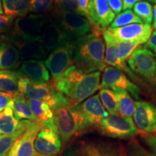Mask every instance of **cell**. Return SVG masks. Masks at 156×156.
Here are the masks:
<instances>
[{"label": "cell", "mask_w": 156, "mask_h": 156, "mask_svg": "<svg viewBox=\"0 0 156 156\" xmlns=\"http://www.w3.org/2000/svg\"><path fill=\"white\" fill-rule=\"evenodd\" d=\"M103 30L95 28L87 36L75 41L74 44V65L84 73L101 72L107 66L105 64L106 44Z\"/></svg>", "instance_id": "cell-1"}, {"label": "cell", "mask_w": 156, "mask_h": 156, "mask_svg": "<svg viewBox=\"0 0 156 156\" xmlns=\"http://www.w3.org/2000/svg\"><path fill=\"white\" fill-rule=\"evenodd\" d=\"M101 72L84 73L75 65L68 68L63 77L52 85L68 98L73 106L80 104L100 89Z\"/></svg>", "instance_id": "cell-2"}, {"label": "cell", "mask_w": 156, "mask_h": 156, "mask_svg": "<svg viewBox=\"0 0 156 156\" xmlns=\"http://www.w3.org/2000/svg\"><path fill=\"white\" fill-rule=\"evenodd\" d=\"M90 124L76 106L53 112V117L44 123V127L57 134L62 145H67L76 136L85 132Z\"/></svg>", "instance_id": "cell-3"}, {"label": "cell", "mask_w": 156, "mask_h": 156, "mask_svg": "<svg viewBox=\"0 0 156 156\" xmlns=\"http://www.w3.org/2000/svg\"><path fill=\"white\" fill-rule=\"evenodd\" d=\"M54 15L56 23L67 34L72 43L92 33L96 28L86 17L72 12L57 9Z\"/></svg>", "instance_id": "cell-4"}, {"label": "cell", "mask_w": 156, "mask_h": 156, "mask_svg": "<svg viewBox=\"0 0 156 156\" xmlns=\"http://www.w3.org/2000/svg\"><path fill=\"white\" fill-rule=\"evenodd\" d=\"M153 34L151 24L134 23L120 28H108L103 31L104 40L117 42L134 43L139 45L148 41Z\"/></svg>", "instance_id": "cell-5"}, {"label": "cell", "mask_w": 156, "mask_h": 156, "mask_svg": "<svg viewBox=\"0 0 156 156\" xmlns=\"http://www.w3.org/2000/svg\"><path fill=\"white\" fill-rule=\"evenodd\" d=\"M127 62L134 74L140 75L156 88V56L146 46L134 51Z\"/></svg>", "instance_id": "cell-6"}, {"label": "cell", "mask_w": 156, "mask_h": 156, "mask_svg": "<svg viewBox=\"0 0 156 156\" xmlns=\"http://www.w3.org/2000/svg\"><path fill=\"white\" fill-rule=\"evenodd\" d=\"M48 20L44 15L38 14L18 17L13 25L14 39L24 41H40L42 31Z\"/></svg>", "instance_id": "cell-7"}, {"label": "cell", "mask_w": 156, "mask_h": 156, "mask_svg": "<svg viewBox=\"0 0 156 156\" xmlns=\"http://www.w3.org/2000/svg\"><path fill=\"white\" fill-rule=\"evenodd\" d=\"M98 127L103 135L119 139L132 137L137 133V129L132 117L124 116L119 113L108 114Z\"/></svg>", "instance_id": "cell-8"}, {"label": "cell", "mask_w": 156, "mask_h": 156, "mask_svg": "<svg viewBox=\"0 0 156 156\" xmlns=\"http://www.w3.org/2000/svg\"><path fill=\"white\" fill-rule=\"evenodd\" d=\"M73 52L74 44L68 43L53 51L46 58L45 64L52 77L51 85H55L61 80L66 70L74 65Z\"/></svg>", "instance_id": "cell-9"}, {"label": "cell", "mask_w": 156, "mask_h": 156, "mask_svg": "<svg viewBox=\"0 0 156 156\" xmlns=\"http://www.w3.org/2000/svg\"><path fill=\"white\" fill-rule=\"evenodd\" d=\"M110 89L114 92L125 90L134 98L140 99V90L128 79L125 74L116 68L108 66L103 70L100 89Z\"/></svg>", "instance_id": "cell-10"}, {"label": "cell", "mask_w": 156, "mask_h": 156, "mask_svg": "<svg viewBox=\"0 0 156 156\" xmlns=\"http://www.w3.org/2000/svg\"><path fill=\"white\" fill-rule=\"evenodd\" d=\"M44 123L29 120L25 132L15 142L8 156H36L34 142L37 134L44 127Z\"/></svg>", "instance_id": "cell-11"}, {"label": "cell", "mask_w": 156, "mask_h": 156, "mask_svg": "<svg viewBox=\"0 0 156 156\" xmlns=\"http://www.w3.org/2000/svg\"><path fill=\"white\" fill-rule=\"evenodd\" d=\"M115 15L110 7L108 0H90L87 19L96 28L104 31L112 24Z\"/></svg>", "instance_id": "cell-12"}, {"label": "cell", "mask_w": 156, "mask_h": 156, "mask_svg": "<svg viewBox=\"0 0 156 156\" xmlns=\"http://www.w3.org/2000/svg\"><path fill=\"white\" fill-rule=\"evenodd\" d=\"M34 147L38 155L56 156L61 151L62 142L55 132L42 128L35 140Z\"/></svg>", "instance_id": "cell-13"}, {"label": "cell", "mask_w": 156, "mask_h": 156, "mask_svg": "<svg viewBox=\"0 0 156 156\" xmlns=\"http://www.w3.org/2000/svg\"><path fill=\"white\" fill-rule=\"evenodd\" d=\"M78 110L83 115L90 126H98L108 113L101 103L99 95L89 98L80 104L76 105Z\"/></svg>", "instance_id": "cell-14"}, {"label": "cell", "mask_w": 156, "mask_h": 156, "mask_svg": "<svg viewBox=\"0 0 156 156\" xmlns=\"http://www.w3.org/2000/svg\"><path fill=\"white\" fill-rule=\"evenodd\" d=\"M40 42L47 52H52L68 43H72L57 23L49 20L46 23L42 31Z\"/></svg>", "instance_id": "cell-15"}, {"label": "cell", "mask_w": 156, "mask_h": 156, "mask_svg": "<svg viewBox=\"0 0 156 156\" xmlns=\"http://www.w3.org/2000/svg\"><path fill=\"white\" fill-rule=\"evenodd\" d=\"M134 122L136 126L144 132H152L156 124V106L147 101H136Z\"/></svg>", "instance_id": "cell-16"}, {"label": "cell", "mask_w": 156, "mask_h": 156, "mask_svg": "<svg viewBox=\"0 0 156 156\" xmlns=\"http://www.w3.org/2000/svg\"><path fill=\"white\" fill-rule=\"evenodd\" d=\"M79 148L83 156H125L122 148L112 142H83Z\"/></svg>", "instance_id": "cell-17"}, {"label": "cell", "mask_w": 156, "mask_h": 156, "mask_svg": "<svg viewBox=\"0 0 156 156\" xmlns=\"http://www.w3.org/2000/svg\"><path fill=\"white\" fill-rule=\"evenodd\" d=\"M23 77L31 80L48 83L50 80L49 72L44 61L30 59L24 61L18 70Z\"/></svg>", "instance_id": "cell-18"}, {"label": "cell", "mask_w": 156, "mask_h": 156, "mask_svg": "<svg viewBox=\"0 0 156 156\" xmlns=\"http://www.w3.org/2000/svg\"><path fill=\"white\" fill-rule=\"evenodd\" d=\"M12 43L18 50L21 61L42 59L47 56L48 52L40 41H24L14 39Z\"/></svg>", "instance_id": "cell-19"}, {"label": "cell", "mask_w": 156, "mask_h": 156, "mask_svg": "<svg viewBox=\"0 0 156 156\" xmlns=\"http://www.w3.org/2000/svg\"><path fill=\"white\" fill-rule=\"evenodd\" d=\"M57 93L58 91L51 85V83L33 80L30 90L25 95V97L28 99L44 101L49 106L54 101Z\"/></svg>", "instance_id": "cell-20"}, {"label": "cell", "mask_w": 156, "mask_h": 156, "mask_svg": "<svg viewBox=\"0 0 156 156\" xmlns=\"http://www.w3.org/2000/svg\"><path fill=\"white\" fill-rule=\"evenodd\" d=\"M18 50L13 44L2 43L0 44V70L17 69L20 65Z\"/></svg>", "instance_id": "cell-21"}, {"label": "cell", "mask_w": 156, "mask_h": 156, "mask_svg": "<svg viewBox=\"0 0 156 156\" xmlns=\"http://www.w3.org/2000/svg\"><path fill=\"white\" fill-rule=\"evenodd\" d=\"M105 44H106V51H105V64L106 65H108L110 67H114L116 69L120 70L122 73H125L129 76L132 80L139 83L140 80L138 77H136L134 72L127 67L126 63H123L117 58L115 52V46L112 42L110 41L104 40Z\"/></svg>", "instance_id": "cell-22"}, {"label": "cell", "mask_w": 156, "mask_h": 156, "mask_svg": "<svg viewBox=\"0 0 156 156\" xmlns=\"http://www.w3.org/2000/svg\"><path fill=\"white\" fill-rule=\"evenodd\" d=\"M13 115L16 119L19 121L30 120L38 121L29 106L28 100L25 95L18 91L13 94Z\"/></svg>", "instance_id": "cell-23"}, {"label": "cell", "mask_w": 156, "mask_h": 156, "mask_svg": "<svg viewBox=\"0 0 156 156\" xmlns=\"http://www.w3.org/2000/svg\"><path fill=\"white\" fill-rule=\"evenodd\" d=\"M22 77L19 71L0 70V92L14 94L18 90V81Z\"/></svg>", "instance_id": "cell-24"}, {"label": "cell", "mask_w": 156, "mask_h": 156, "mask_svg": "<svg viewBox=\"0 0 156 156\" xmlns=\"http://www.w3.org/2000/svg\"><path fill=\"white\" fill-rule=\"evenodd\" d=\"M13 106L14 102L4 111L5 115L0 119V136L14 133L20 125L21 121L16 119L13 115Z\"/></svg>", "instance_id": "cell-25"}, {"label": "cell", "mask_w": 156, "mask_h": 156, "mask_svg": "<svg viewBox=\"0 0 156 156\" xmlns=\"http://www.w3.org/2000/svg\"><path fill=\"white\" fill-rule=\"evenodd\" d=\"M30 0H2L4 12L12 17H23L27 15Z\"/></svg>", "instance_id": "cell-26"}, {"label": "cell", "mask_w": 156, "mask_h": 156, "mask_svg": "<svg viewBox=\"0 0 156 156\" xmlns=\"http://www.w3.org/2000/svg\"><path fill=\"white\" fill-rule=\"evenodd\" d=\"M29 120H22L18 129L14 133L0 136V156H8L12 147L16 140L23 134Z\"/></svg>", "instance_id": "cell-27"}, {"label": "cell", "mask_w": 156, "mask_h": 156, "mask_svg": "<svg viewBox=\"0 0 156 156\" xmlns=\"http://www.w3.org/2000/svg\"><path fill=\"white\" fill-rule=\"evenodd\" d=\"M118 103L119 113L126 117H132L135 111V104L127 91L115 92Z\"/></svg>", "instance_id": "cell-28"}, {"label": "cell", "mask_w": 156, "mask_h": 156, "mask_svg": "<svg viewBox=\"0 0 156 156\" xmlns=\"http://www.w3.org/2000/svg\"><path fill=\"white\" fill-rule=\"evenodd\" d=\"M27 100L33 114L38 121L44 122L53 117V111L46 103L35 99L27 98Z\"/></svg>", "instance_id": "cell-29"}, {"label": "cell", "mask_w": 156, "mask_h": 156, "mask_svg": "<svg viewBox=\"0 0 156 156\" xmlns=\"http://www.w3.org/2000/svg\"><path fill=\"white\" fill-rule=\"evenodd\" d=\"M99 97L103 106L110 114L119 113L118 103L116 93L110 89H101L99 92Z\"/></svg>", "instance_id": "cell-30"}, {"label": "cell", "mask_w": 156, "mask_h": 156, "mask_svg": "<svg viewBox=\"0 0 156 156\" xmlns=\"http://www.w3.org/2000/svg\"><path fill=\"white\" fill-rule=\"evenodd\" d=\"M134 23H144L139 17L131 9H126L117 15L111 24L110 28H120Z\"/></svg>", "instance_id": "cell-31"}, {"label": "cell", "mask_w": 156, "mask_h": 156, "mask_svg": "<svg viewBox=\"0 0 156 156\" xmlns=\"http://www.w3.org/2000/svg\"><path fill=\"white\" fill-rule=\"evenodd\" d=\"M134 12L146 24H151L153 20V7L149 2L141 1L136 2L133 7Z\"/></svg>", "instance_id": "cell-32"}, {"label": "cell", "mask_w": 156, "mask_h": 156, "mask_svg": "<svg viewBox=\"0 0 156 156\" xmlns=\"http://www.w3.org/2000/svg\"><path fill=\"white\" fill-rule=\"evenodd\" d=\"M112 43L115 46V52H116L117 58L123 63H126V61L128 60L134 51L140 46L137 44L129 42Z\"/></svg>", "instance_id": "cell-33"}, {"label": "cell", "mask_w": 156, "mask_h": 156, "mask_svg": "<svg viewBox=\"0 0 156 156\" xmlns=\"http://www.w3.org/2000/svg\"><path fill=\"white\" fill-rule=\"evenodd\" d=\"M54 0H30L28 12L43 13L51 11L54 8Z\"/></svg>", "instance_id": "cell-34"}, {"label": "cell", "mask_w": 156, "mask_h": 156, "mask_svg": "<svg viewBox=\"0 0 156 156\" xmlns=\"http://www.w3.org/2000/svg\"><path fill=\"white\" fill-rule=\"evenodd\" d=\"M55 2L57 5L58 9L72 12L83 16L78 7L77 0H55Z\"/></svg>", "instance_id": "cell-35"}, {"label": "cell", "mask_w": 156, "mask_h": 156, "mask_svg": "<svg viewBox=\"0 0 156 156\" xmlns=\"http://www.w3.org/2000/svg\"><path fill=\"white\" fill-rule=\"evenodd\" d=\"M127 154L128 156H156L135 141H132L129 144Z\"/></svg>", "instance_id": "cell-36"}, {"label": "cell", "mask_w": 156, "mask_h": 156, "mask_svg": "<svg viewBox=\"0 0 156 156\" xmlns=\"http://www.w3.org/2000/svg\"><path fill=\"white\" fill-rule=\"evenodd\" d=\"M32 84L33 80L28 77H22L18 81V90H17V91L23 95H25L30 90Z\"/></svg>", "instance_id": "cell-37"}, {"label": "cell", "mask_w": 156, "mask_h": 156, "mask_svg": "<svg viewBox=\"0 0 156 156\" xmlns=\"http://www.w3.org/2000/svg\"><path fill=\"white\" fill-rule=\"evenodd\" d=\"M12 102L13 94L0 92V113L5 111Z\"/></svg>", "instance_id": "cell-38"}, {"label": "cell", "mask_w": 156, "mask_h": 156, "mask_svg": "<svg viewBox=\"0 0 156 156\" xmlns=\"http://www.w3.org/2000/svg\"><path fill=\"white\" fill-rule=\"evenodd\" d=\"M143 139L146 145L151 150L152 153L156 155V133L143 136Z\"/></svg>", "instance_id": "cell-39"}, {"label": "cell", "mask_w": 156, "mask_h": 156, "mask_svg": "<svg viewBox=\"0 0 156 156\" xmlns=\"http://www.w3.org/2000/svg\"><path fill=\"white\" fill-rule=\"evenodd\" d=\"M109 7L115 15H119L123 10L122 0H108Z\"/></svg>", "instance_id": "cell-40"}, {"label": "cell", "mask_w": 156, "mask_h": 156, "mask_svg": "<svg viewBox=\"0 0 156 156\" xmlns=\"http://www.w3.org/2000/svg\"><path fill=\"white\" fill-rule=\"evenodd\" d=\"M13 20H14V17L0 15V30L2 32L6 28H8Z\"/></svg>", "instance_id": "cell-41"}, {"label": "cell", "mask_w": 156, "mask_h": 156, "mask_svg": "<svg viewBox=\"0 0 156 156\" xmlns=\"http://www.w3.org/2000/svg\"><path fill=\"white\" fill-rule=\"evenodd\" d=\"M90 1V0H77L78 7H79L80 11L83 16L86 17V18H87V16H88Z\"/></svg>", "instance_id": "cell-42"}, {"label": "cell", "mask_w": 156, "mask_h": 156, "mask_svg": "<svg viewBox=\"0 0 156 156\" xmlns=\"http://www.w3.org/2000/svg\"><path fill=\"white\" fill-rule=\"evenodd\" d=\"M58 156H83L80 148L76 147H69L65 149Z\"/></svg>", "instance_id": "cell-43"}, {"label": "cell", "mask_w": 156, "mask_h": 156, "mask_svg": "<svg viewBox=\"0 0 156 156\" xmlns=\"http://www.w3.org/2000/svg\"><path fill=\"white\" fill-rule=\"evenodd\" d=\"M146 46L156 54V30L153 31V34L146 44Z\"/></svg>", "instance_id": "cell-44"}, {"label": "cell", "mask_w": 156, "mask_h": 156, "mask_svg": "<svg viewBox=\"0 0 156 156\" xmlns=\"http://www.w3.org/2000/svg\"><path fill=\"white\" fill-rule=\"evenodd\" d=\"M123 3V10L130 9L134 7V5L141 0H122Z\"/></svg>", "instance_id": "cell-45"}, {"label": "cell", "mask_w": 156, "mask_h": 156, "mask_svg": "<svg viewBox=\"0 0 156 156\" xmlns=\"http://www.w3.org/2000/svg\"><path fill=\"white\" fill-rule=\"evenodd\" d=\"M153 28L156 30V4L154 6L153 9Z\"/></svg>", "instance_id": "cell-46"}, {"label": "cell", "mask_w": 156, "mask_h": 156, "mask_svg": "<svg viewBox=\"0 0 156 156\" xmlns=\"http://www.w3.org/2000/svg\"><path fill=\"white\" fill-rule=\"evenodd\" d=\"M3 7H2V1L0 0V15L3 14Z\"/></svg>", "instance_id": "cell-47"}, {"label": "cell", "mask_w": 156, "mask_h": 156, "mask_svg": "<svg viewBox=\"0 0 156 156\" xmlns=\"http://www.w3.org/2000/svg\"><path fill=\"white\" fill-rule=\"evenodd\" d=\"M143 1H147V2H149L156 4V0H143Z\"/></svg>", "instance_id": "cell-48"}, {"label": "cell", "mask_w": 156, "mask_h": 156, "mask_svg": "<svg viewBox=\"0 0 156 156\" xmlns=\"http://www.w3.org/2000/svg\"><path fill=\"white\" fill-rule=\"evenodd\" d=\"M152 132H153V133H156V124L155 125V126L153 127V130H152Z\"/></svg>", "instance_id": "cell-49"}, {"label": "cell", "mask_w": 156, "mask_h": 156, "mask_svg": "<svg viewBox=\"0 0 156 156\" xmlns=\"http://www.w3.org/2000/svg\"><path fill=\"white\" fill-rule=\"evenodd\" d=\"M4 115H5V113H4V111H3L2 112H1V113H0V119H1L2 117V116H4Z\"/></svg>", "instance_id": "cell-50"}, {"label": "cell", "mask_w": 156, "mask_h": 156, "mask_svg": "<svg viewBox=\"0 0 156 156\" xmlns=\"http://www.w3.org/2000/svg\"><path fill=\"white\" fill-rule=\"evenodd\" d=\"M36 156H41V155H36Z\"/></svg>", "instance_id": "cell-51"}, {"label": "cell", "mask_w": 156, "mask_h": 156, "mask_svg": "<svg viewBox=\"0 0 156 156\" xmlns=\"http://www.w3.org/2000/svg\"><path fill=\"white\" fill-rule=\"evenodd\" d=\"M0 32H2V31H1V30H0Z\"/></svg>", "instance_id": "cell-52"}]
</instances>
